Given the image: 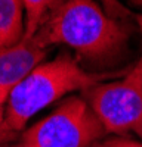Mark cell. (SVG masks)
<instances>
[{"label":"cell","instance_id":"1","mask_svg":"<svg viewBox=\"0 0 142 147\" xmlns=\"http://www.w3.org/2000/svg\"><path fill=\"white\" fill-rule=\"evenodd\" d=\"M130 32L126 21L108 16L95 0H67L33 40L44 49L65 44L89 62L104 63L124 50Z\"/></svg>","mask_w":142,"mask_h":147},{"label":"cell","instance_id":"2","mask_svg":"<svg viewBox=\"0 0 142 147\" xmlns=\"http://www.w3.org/2000/svg\"><path fill=\"white\" fill-rule=\"evenodd\" d=\"M115 72H89L67 55L36 66L10 93L5 106V121L15 134L47 105L71 91H86L102 81L115 77Z\"/></svg>","mask_w":142,"mask_h":147},{"label":"cell","instance_id":"3","mask_svg":"<svg viewBox=\"0 0 142 147\" xmlns=\"http://www.w3.org/2000/svg\"><path fill=\"white\" fill-rule=\"evenodd\" d=\"M105 134L89 103L70 97L24 132L18 147H92Z\"/></svg>","mask_w":142,"mask_h":147},{"label":"cell","instance_id":"4","mask_svg":"<svg viewBox=\"0 0 142 147\" xmlns=\"http://www.w3.org/2000/svg\"><path fill=\"white\" fill-rule=\"evenodd\" d=\"M86 99L105 132L142 138V56L122 80L86 90Z\"/></svg>","mask_w":142,"mask_h":147},{"label":"cell","instance_id":"5","mask_svg":"<svg viewBox=\"0 0 142 147\" xmlns=\"http://www.w3.org/2000/svg\"><path fill=\"white\" fill-rule=\"evenodd\" d=\"M47 49L33 38H24L12 47L0 50V105L6 106L10 93L46 57Z\"/></svg>","mask_w":142,"mask_h":147},{"label":"cell","instance_id":"6","mask_svg":"<svg viewBox=\"0 0 142 147\" xmlns=\"http://www.w3.org/2000/svg\"><path fill=\"white\" fill-rule=\"evenodd\" d=\"M24 37L22 0H0V50L18 44Z\"/></svg>","mask_w":142,"mask_h":147},{"label":"cell","instance_id":"7","mask_svg":"<svg viewBox=\"0 0 142 147\" xmlns=\"http://www.w3.org/2000/svg\"><path fill=\"white\" fill-rule=\"evenodd\" d=\"M67 0H22L24 5V38H33L43 24Z\"/></svg>","mask_w":142,"mask_h":147},{"label":"cell","instance_id":"8","mask_svg":"<svg viewBox=\"0 0 142 147\" xmlns=\"http://www.w3.org/2000/svg\"><path fill=\"white\" fill-rule=\"evenodd\" d=\"M102 3V7L105 10V13L114 18V19H124L132 16L133 13L130 12L126 6H123L118 0H99Z\"/></svg>","mask_w":142,"mask_h":147},{"label":"cell","instance_id":"9","mask_svg":"<svg viewBox=\"0 0 142 147\" xmlns=\"http://www.w3.org/2000/svg\"><path fill=\"white\" fill-rule=\"evenodd\" d=\"M98 147H142V143L135 141V140H129L124 137H117L111 140H105L98 144Z\"/></svg>","mask_w":142,"mask_h":147},{"label":"cell","instance_id":"10","mask_svg":"<svg viewBox=\"0 0 142 147\" xmlns=\"http://www.w3.org/2000/svg\"><path fill=\"white\" fill-rule=\"evenodd\" d=\"M15 137V132L10 131L5 121V106L0 105V143H5Z\"/></svg>","mask_w":142,"mask_h":147},{"label":"cell","instance_id":"11","mask_svg":"<svg viewBox=\"0 0 142 147\" xmlns=\"http://www.w3.org/2000/svg\"><path fill=\"white\" fill-rule=\"evenodd\" d=\"M92 147H98V144H93V146H92Z\"/></svg>","mask_w":142,"mask_h":147}]
</instances>
